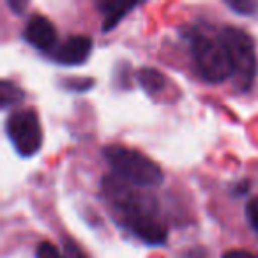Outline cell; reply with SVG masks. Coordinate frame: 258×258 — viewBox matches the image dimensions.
<instances>
[{"label": "cell", "instance_id": "9", "mask_svg": "<svg viewBox=\"0 0 258 258\" xmlns=\"http://www.w3.org/2000/svg\"><path fill=\"white\" fill-rule=\"evenodd\" d=\"M138 82H140L142 89L147 94L154 96V94H159L163 89L166 87V78L159 69L154 68H144L138 71Z\"/></svg>", "mask_w": 258, "mask_h": 258}, {"label": "cell", "instance_id": "6", "mask_svg": "<svg viewBox=\"0 0 258 258\" xmlns=\"http://www.w3.org/2000/svg\"><path fill=\"white\" fill-rule=\"evenodd\" d=\"M23 37L29 44H32L37 50L48 51L55 46L57 43V30H55L53 23L43 15H34L32 18L27 22L25 30H23Z\"/></svg>", "mask_w": 258, "mask_h": 258}, {"label": "cell", "instance_id": "16", "mask_svg": "<svg viewBox=\"0 0 258 258\" xmlns=\"http://www.w3.org/2000/svg\"><path fill=\"white\" fill-rule=\"evenodd\" d=\"M182 258H209V253L204 247H193V249H187L186 253H182Z\"/></svg>", "mask_w": 258, "mask_h": 258}, {"label": "cell", "instance_id": "17", "mask_svg": "<svg viewBox=\"0 0 258 258\" xmlns=\"http://www.w3.org/2000/svg\"><path fill=\"white\" fill-rule=\"evenodd\" d=\"M9 8H13L20 15V13L23 11V8H25V2H20V4H16V2H9Z\"/></svg>", "mask_w": 258, "mask_h": 258}, {"label": "cell", "instance_id": "12", "mask_svg": "<svg viewBox=\"0 0 258 258\" xmlns=\"http://www.w3.org/2000/svg\"><path fill=\"white\" fill-rule=\"evenodd\" d=\"M246 218L249 221L251 228L258 233V197L251 198L246 204Z\"/></svg>", "mask_w": 258, "mask_h": 258}, {"label": "cell", "instance_id": "7", "mask_svg": "<svg viewBox=\"0 0 258 258\" xmlns=\"http://www.w3.org/2000/svg\"><path fill=\"white\" fill-rule=\"evenodd\" d=\"M92 51V39L89 36H71L55 50V60L62 66H80L87 62Z\"/></svg>", "mask_w": 258, "mask_h": 258}, {"label": "cell", "instance_id": "8", "mask_svg": "<svg viewBox=\"0 0 258 258\" xmlns=\"http://www.w3.org/2000/svg\"><path fill=\"white\" fill-rule=\"evenodd\" d=\"M137 6L138 4H127V2H103V4H99L104 15L103 32H110L111 29H115Z\"/></svg>", "mask_w": 258, "mask_h": 258}, {"label": "cell", "instance_id": "11", "mask_svg": "<svg viewBox=\"0 0 258 258\" xmlns=\"http://www.w3.org/2000/svg\"><path fill=\"white\" fill-rule=\"evenodd\" d=\"M36 258H66L60 251L57 249V246L48 240L39 242V246L36 247Z\"/></svg>", "mask_w": 258, "mask_h": 258}, {"label": "cell", "instance_id": "15", "mask_svg": "<svg viewBox=\"0 0 258 258\" xmlns=\"http://www.w3.org/2000/svg\"><path fill=\"white\" fill-rule=\"evenodd\" d=\"M221 258H258V253L247 249H230L226 253H223Z\"/></svg>", "mask_w": 258, "mask_h": 258}, {"label": "cell", "instance_id": "3", "mask_svg": "<svg viewBox=\"0 0 258 258\" xmlns=\"http://www.w3.org/2000/svg\"><path fill=\"white\" fill-rule=\"evenodd\" d=\"M103 156L110 168L125 182L140 187H156L163 182L165 175L158 163L135 149L124 145H108Z\"/></svg>", "mask_w": 258, "mask_h": 258}, {"label": "cell", "instance_id": "4", "mask_svg": "<svg viewBox=\"0 0 258 258\" xmlns=\"http://www.w3.org/2000/svg\"><path fill=\"white\" fill-rule=\"evenodd\" d=\"M221 37L228 48L230 60H232V80L240 90H249L256 78V53L254 43L244 30L235 27H225L219 30Z\"/></svg>", "mask_w": 258, "mask_h": 258}, {"label": "cell", "instance_id": "1", "mask_svg": "<svg viewBox=\"0 0 258 258\" xmlns=\"http://www.w3.org/2000/svg\"><path fill=\"white\" fill-rule=\"evenodd\" d=\"M104 191L113 211L120 216L122 223L133 235L151 246L165 244L168 230L156 212V204L149 197L122 186L118 180L104 179Z\"/></svg>", "mask_w": 258, "mask_h": 258}, {"label": "cell", "instance_id": "13", "mask_svg": "<svg viewBox=\"0 0 258 258\" xmlns=\"http://www.w3.org/2000/svg\"><path fill=\"white\" fill-rule=\"evenodd\" d=\"M228 8L237 13H240V15H253V13L256 11V4L251 2V0H235V2L230 0Z\"/></svg>", "mask_w": 258, "mask_h": 258}, {"label": "cell", "instance_id": "10", "mask_svg": "<svg viewBox=\"0 0 258 258\" xmlns=\"http://www.w3.org/2000/svg\"><path fill=\"white\" fill-rule=\"evenodd\" d=\"M23 97V92L20 90L18 85L4 80L0 85V99H2V108H9V104H15L16 101H20Z\"/></svg>", "mask_w": 258, "mask_h": 258}, {"label": "cell", "instance_id": "14", "mask_svg": "<svg viewBox=\"0 0 258 258\" xmlns=\"http://www.w3.org/2000/svg\"><path fill=\"white\" fill-rule=\"evenodd\" d=\"M64 249H66V258H87V254L71 239H68L64 242Z\"/></svg>", "mask_w": 258, "mask_h": 258}, {"label": "cell", "instance_id": "5", "mask_svg": "<svg viewBox=\"0 0 258 258\" xmlns=\"http://www.w3.org/2000/svg\"><path fill=\"white\" fill-rule=\"evenodd\" d=\"M6 133L22 158H32L43 145V129L36 110L27 108L11 113L6 120Z\"/></svg>", "mask_w": 258, "mask_h": 258}, {"label": "cell", "instance_id": "2", "mask_svg": "<svg viewBox=\"0 0 258 258\" xmlns=\"http://www.w3.org/2000/svg\"><path fill=\"white\" fill-rule=\"evenodd\" d=\"M191 55L202 78L209 83L225 82L232 78V60L221 32L197 29L189 37Z\"/></svg>", "mask_w": 258, "mask_h": 258}]
</instances>
